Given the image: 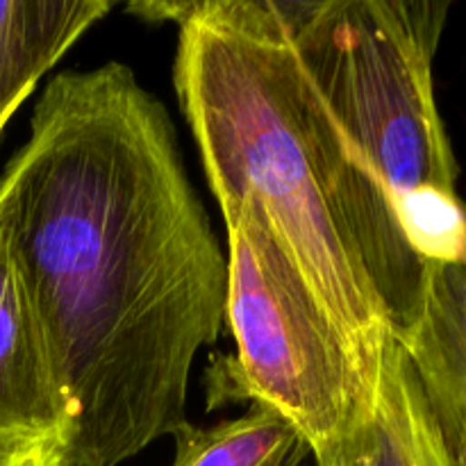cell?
Masks as SVG:
<instances>
[{
	"instance_id": "cell-11",
	"label": "cell",
	"mask_w": 466,
	"mask_h": 466,
	"mask_svg": "<svg viewBox=\"0 0 466 466\" xmlns=\"http://www.w3.org/2000/svg\"><path fill=\"white\" fill-rule=\"evenodd\" d=\"M55 441H0V466H62Z\"/></svg>"
},
{
	"instance_id": "cell-3",
	"label": "cell",
	"mask_w": 466,
	"mask_h": 466,
	"mask_svg": "<svg viewBox=\"0 0 466 466\" xmlns=\"http://www.w3.org/2000/svg\"><path fill=\"white\" fill-rule=\"evenodd\" d=\"M305 76L394 205L458 196L432 62L449 3L273 0Z\"/></svg>"
},
{
	"instance_id": "cell-2",
	"label": "cell",
	"mask_w": 466,
	"mask_h": 466,
	"mask_svg": "<svg viewBox=\"0 0 466 466\" xmlns=\"http://www.w3.org/2000/svg\"><path fill=\"white\" fill-rule=\"evenodd\" d=\"M177 25L173 80L218 205H262L376 385L428 271L394 198L319 98L273 0L185 3Z\"/></svg>"
},
{
	"instance_id": "cell-7",
	"label": "cell",
	"mask_w": 466,
	"mask_h": 466,
	"mask_svg": "<svg viewBox=\"0 0 466 466\" xmlns=\"http://www.w3.org/2000/svg\"><path fill=\"white\" fill-rule=\"evenodd\" d=\"M112 0H0V132Z\"/></svg>"
},
{
	"instance_id": "cell-6",
	"label": "cell",
	"mask_w": 466,
	"mask_h": 466,
	"mask_svg": "<svg viewBox=\"0 0 466 466\" xmlns=\"http://www.w3.org/2000/svg\"><path fill=\"white\" fill-rule=\"evenodd\" d=\"M314 466H449L421 380L394 335L387 337L371 410L312 451Z\"/></svg>"
},
{
	"instance_id": "cell-1",
	"label": "cell",
	"mask_w": 466,
	"mask_h": 466,
	"mask_svg": "<svg viewBox=\"0 0 466 466\" xmlns=\"http://www.w3.org/2000/svg\"><path fill=\"white\" fill-rule=\"evenodd\" d=\"M0 209L68 408L62 466H118L187 423L226 319L228 258L167 107L126 64L59 73Z\"/></svg>"
},
{
	"instance_id": "cell-4",
	"label": "cell",
	"mask_w": 466,
	"mask_h": 466,
	"mask_svg": "<svg viewBox=\"0 0 466 466\" xmlns=\"http://www.w3.org/2000/svg\"><path fill=\"white\" fill-rule=\"evenodd\" d=\"M228 230L226 319L237 341L228 380L289 419L309 449L369 412L376 385L305 282L255 198L221 205Z\"/></svg>"
},
{
	"instance_id": "cell-8",
	"label": "cell",
	"mask_w": 466,
	"mask_h": 466,
	"mask_svg": "<svg viewBox=\"0 0 466 466\" xmlns=\"http://www.w3.org/2000/svg\"><path fill=\"white\" fill-rule=\"evenodd\" d=\"M428 390L466 405V262H431L417 321L399 337Z\"/></svg>"
},
{
	"instance_id": "cell-5",
	"label": "cell",
	"mask_w": 466,
	"mask_h": 466,
	"mask_svg": "<svg viewBox=\"0 0 466 466\" xmlns=\"http://www.w3.org/2000/svg\"><path fill=\"white\" fill-rule=\"evenodd\" d=\"M66 435V400L0 209V441H55L62 453Z\"/></svg>"
},
{
	"instance_id": "cell-10",
	"label": "cell",
	"mask_w": 466,
	"mask_h": 466,
	"mask_svg": "<svg viewBox=\"0 0 466 466\" xmlns=\"http://www.w3.org/2000/svg\"><path fill=\"white\" fill-rule=\"evenodd\" d=\"M423 394L440 428L449 466H466V405L444 391L428 387H423Z\"/></svg>"
},
{
	"instance_id": "cell-9",
	"label": "cell",
	"mask_w": 466,
	"mask_h": 466,
	"mask_svg": "<svg viewBox=\"0 0 466 466\" xmlns=\"http://www.w3.org/2000/svg\"><path fill=\"white\" fill-rule=\"evenodd\" d=\"M176 441L173 466H308L312 458L303 432L259 403L221 426H187Z\"/></svg>"
}]
</instances>
